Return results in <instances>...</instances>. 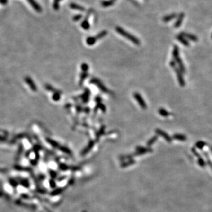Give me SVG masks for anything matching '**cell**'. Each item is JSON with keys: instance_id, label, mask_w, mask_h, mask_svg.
Wrapping results in <instances>:
<instances>
[{"instance_id": "1", "label": "cell", "mask_w": 212, "mask_h": 212, "mask_svg": "<svg viewBox=\"0 0 212 212\" xmlns=\"http://www.w3.org/2000/svg\"><path fill=\"white\" fill-rule=\"evenodd\" d=\"M169 64L170 65L171 67L174 70L176 74L177 79L178 82V83H179L180 86L181 87H185L186 84L185 79H184L183 76L182 71H181L179 69V68L177 66L176 62H175V61L171 60L170 62H169Z\"/></svg>"}, {"instance_id": "2", "label": "cell", "mask_w": 212, "mask_h": 212, "mask_svg": "<svg viewBox=\"0 0 212 212\" xmlns=\"http://www.w3.org/2000/svg\"><path fill=\"white\" fill-rule=\"evenodd\" d=\"M172 55L173 57L174 60H175V62H176V64H177L178 66L179 69L182 71V72L185 73L186 72V68L184 65L183 62L181 59V58L180 57V54H179V50L177 46L175 45L173 48V50L172 53Z\"/></svg>"}, {"instance_id": "3", "label": "cell", "mask_w": 212, "mask_h": 212, "mask_svg": "<svg viewBox=\"0 0 212 212\" xmlns=\"http://www.w3.org/2000/svg\"><path fill=\"white\" fill-rule=\"evenodd\" d=\"M115 30L117 31V32L119 34H120L121 35L123 36L126 38L127 39L130 40V41H132V43H133L134 44H136V45H139L140 44V42L139 41V40L138 38H137L136 37H134L132 35L130 34L128 32L125 31L122 28L120 27V26H117Z\"/></svg>"}, {"instance_id": "4", "label": "cell", "mask_w": 212, "mask_h": 212, "mask_svg": "<svg viewBox=\"0 0 212 212\" xmlns=\"http://www.w3.org/2000/svg\"><path fill=\"white\" fill-rule=\"evenodd\" d=\"M134 98L136 99V101H137L138 103H139V106H140L143 110H146V108H147V104H146V102H145L143 97H142L139 93H134Z\"/></svg>"}, {"instance_id": "5", "label": "cell", "mask_w": 212, "mask_h": 212, "mask_svg": "<svg viewBox=\"0 0 212 212\" xmlns=\"http://www.w3.org/2000/svg\"><path fill=\"white\" fill-rule=\"evenodd\" d=\"M155 132L157 135L162 137L167 143H171V141H172V137L170 136L166 132L160 129H156Z\"/></svg>"}, {"instance_id": "6", "label": "cell", "mask_w": 212, "mask_h": 212, "mask_svg": "<svg viewBox=\"0 0 212 212\" xmlns=\"http://www.w3.org/2000/svg\"><path fill=\"white\" fill-rule=\"evenodd\" d=\"M90 83L95 84L96 86H98V87L100 88V89L101 90V91L104 92V93H107V92L108 91V90L107 89V88H106L105 86L102 83H101V82L98 79H91V81H90Z\"/></svg>"}, {"instance_id": "7", "label": "cell", "mask_w": 212, "mask_h": 212, "mask_svg": "<svg viewBox=\"0 0 212 212\" xmlns=\"http://www.w3.org/2000/svg\"><path fill=\"white\" fill-rule=\"evenodd\" d=\"M94 144H95L94 141L91 140V141H90V143H89L87 145V147L85 148V149H84L83 151H82V152H81V155L82 156H84V155H86V154H87V153H88V152L91 150V149L93 147V146H94Z\"/></svg>"}, {"instance_id": "8", "label": "cell", "mask_w": 212, "mask_h": 212, "mask_svg": "<svg viewBox=\"0 0 212 212\" xmlns=\"http://www.w3.org/2000/svg\"><path fill=\"white\" fill-rule=\"evenodd\" d=\"M136 151H140L143 153V154L145 153H151L153 151V149L150 147H136Z\"/></svg>"}, {"instance_id": "9", "label": "cell", "mask_w": 212, "mask_h": 212, "mask_svg": "<svg viewBox=\"0 0 212 212\" xmlns=\"http://www.w3.org/2000/svg\"><path fill=\"white\" fill-rule=\"evenodd\" d=\"M172 139H175L176 140L185 141L187 140V137L185 135L182 134H174L173 135Z\"/></svg>"}, {"instance_id": "10", "label": "cell", "mask_w": 212, "mask_h": 212, "mask_svg": "<svg viewBox=\"0 0 212 212\" xmlns=\"http://www.w3.org/2000/svg\"><path fill=\"white\" fill-rule=\"evenodd\" d=\"M70 7L72 9H75V10L80 11H82V12L84 11H85V8H84L83 7L80 6V5H79L78 4L71 3V4H70Z\"/></svg>"}, {"instance_id": "11", "label": "cell", "mask_w": 212, "mask_h": 212, "mask_svg": "<svg viewBox=\"0 0 212 212\" xmlns=\"http://www.w3.org/2000/svg\"><path fill=\"white\" fill-rule=\"evenodd\" d=\"M158 112L160 115H161V116L163 117H168L171 115L170 113H169L168 111H167L166 110L164 109V108H159L158 110Z\"/></svg>"}, {"instance_id": "12", "label": "cell", "mask_w": 212, "mask_h": 212, "mask_svg": "<svg viewBox=\"0 0 212 212\" xmlns=\"http://www.w3.org/2000/svg\"><path fill=\"white\" fill-rule=\"evenodd\" d=\"M182 35L183 37H185V38H188L189 40H192V41H197V37H196V36L194 35H192L190 34H187V33H183Z\"/></svg>"}, {"instance_id": "13", "label": "cell", "mask_w": 212, "mask_h": 212, "mask_svg": "<svg viewBox=\"0 0 212 212\" xmlns=\"http://www.w3.org/2000/svg\"><path fill=\"white\" fill-rule=\"evenodd\" d=\"M29 1V2L31 4V5L34 8V9H35L37 11L40 12L41 11V8L40 6L38 5V4H37V2L34 1V0H28Z\"/></svg>"}, {"instance_id": "14", "label": "cell", "mask_w": 212, "mask_h": 212, "mask_svg": "<svg viewBox=\"0 0 212 212\" xmlns=\"http://www.w3.org/2000/svg\"><path fill=\"white\" fill-rule=\"evenodd\" d=\"M177 39L178 41L180 42L182 44H183L184 45L187 46H187H189V42L187 41L185 37H183L182 35H178L177 37Z\"/></svg>"}, {"instance_id": "15", "label": "cell", "mask_w": 212, "mask_h": 212, "mask_svg": "<svg viewBox=\"0 0 212 212\" xmlns=\"http://www.w3.org/2000/svg\"><path fill=\"white\" fill-rule=\"evenodd\" d=\"M47 141L50 144H51V146H53V147H54L55 148H58V149L61 146H60L59 143H57V142L55 141L52 140V139L48 138V139H47Z\"/></svg>"}, {"instance_id": "16", "label": "cell", "mask_w": 212, "mask_h": 212, "mask_svg": "<svg viewBox=\"0 0 212 212\" xmlns=\"http://www.w3.org/2000/svg\"><path fill=\"white\" fill-rule=\"evenodd\" d=\"M89 96H90V92H89L88 90V89H87L81 97L82 100H83L84 103H87L88 101Z\"/></svg>"}, {"instance_id": "17", "label": "cell", "mask_w": 212, "mask_h": 212, "mask_svg": "<svg viewBox=\"0 0 212 212\" xmlns=\"http://www.w3.org/2000/svg\"><path fill=\"white\" fill-rule=\"evenodd\" d=\"M157 139H158V136H154L153 137L151 138V139H150L149 141H147V146L148 147H150V146H151L152 145L154 144V143L157 140Z\"/></svg>"}, {"instance_id": "18", "label": "cell", "mask_w": 212, "mask_h": 212, "mask_svg": "<svg viewBox=\"0 0 212 212\" xmlns=\"http://www.w3.org/2000/svg\"><path fill=\"white\" fill-rule=\"evenodd\" d=\"M96 40H97V39H96V37H88L87 39V44L88 45H93V44H94L95 43H96Z\"/></svg>"}, {"instance_id": "19", "label": "cell", "mask_w": 212, "mask_h": 212, "mask_svg": "<svg viewBox=\"0 0 212 212\" xmlns=\"http://www.w3.org/2000/svg\"><path fill=\"white\" fill-rule=\"evenodd\" d=\"M26 82H27L28 84H30V86L31 87V88L32 90H33V91H36V90H37V87H36V86H35L34 83H33V81H32L30 78H27V79H26Z\"/></svg>"}, {"instance_id": "20", "label": "cell", "mask_w": 212, "mask_h": 212, "mask_svg": "<svg viewBox=\"0 0 212 212\" xmlns=\"http://www.w3.org/2000/svg\"><path fill=\"white\" fill-rule=\"evenodd\" d=\"M64 188H59V189H57L54 190V191H53L50 194H51V196H56V195H58L60 193H62V192L64 191Z\"/></svg>"}, {"instance_id": "21", "label": "cell", "mask_w": 212, "mask_h": 212, "mask_svg": "<svg viewBox=\"0 0 212 212\" xmlns=\"http://www.w3.org/2000/svg\"><path fill=\"white\" fill-rule=\"evenodd\" d=\"M206 144L205 142L202 141H197V143H196V147L198 148V149L202 150V149L206 146Z\"/></svg>"}, {"instance_id": "22", "label": "cell", "mask_w": 212, "mask_h": 212, "mask_svg": "<svg viewBox=\"0 0 212 212\" xmlns=\"http://www.w3.org/2000/svg\"><path fill=\"white\" fill-rule=\"evenodd\" d=\"M134 163H135V160H134L133 159H130V160L129 161H128L127 162L123 163V164H121V167H127L129 166L132 165V164H134Z\"/></svg>"}, {"instance_id": "23", "label": "cell", "mask_w": 212, "mask_h": 212, "mask_svg": "<svg viewBox=\"0 0 212 212\" xmlns=\"http://www.w3.org/2000/svg\"><path fill=\"white\" fill-rule=\"evenodd\" d=\"M59 149L61 150V151L64 152V153H66V154H71V150H70L68 148L66 147H64V146H60V147L59 148Z\"/></svg>"}, {"instance_id": "24", "label": "cell", "mask_w": 212, "mask_h": 212, "mask_svg": "<svg viewBox=\"0 0 212 212\" xmlns=\"http://www.w3.org/2000/svg\"><path fill=\"white\" fill-rule=\"evenodd\" d=\"M113 3H114V1H113V0H110V1H103V2H101V4H102L103 7H109V6H111V5H112Z\"/></svg>"}, {"instance_id": "25", "label": "cell", "mask_w": 212, "mask_h": 212, "mask_svg": "<svg viewBox=\"0 0 212 212\" xmlns=\"http://www.w3.org/2000/svg\"><path fill=\"white\" fill-rule=\"evenodd\" d=\"M197 163L200 167H204L205 166H206V162H205L204 159L202 158V157H200L198 158Z\"/></svg>"}, {"instance_id": "26", "label": "cell", "mask_w": 212, "mask_h": 212, "mask_svg": "<svg viewBox=\"0 0 212 212\" xmlns=\"http://www.w3.org/2000/svg\"><path fill=\"white\" fill-rule=\"evenodd\" d=\"M87 76H88V74H87V72H83V73L81 74V77H80V85L82 84V83H83L84 80L87 77Z\"/></svg>"}, {"instance_id": "27", "label": "cell", "mask_w": 212, "mask_h": 212, "mask_svg": "<svg viewBox=\"0 0 212 212\" xmlns=\"http://www.w3.org/2000/svg\"><path fill=\"white\" fill-rule=\"evenodd\" d=\"M107 34V32L106 31H103L101 32L100 33H99L97 35V36L96 37V38L97 40H98V39H101L103 38L104 37H105L106 35Z\"/></svg>"}, {"instance_id": "28", "label": "cell", "mask_w": 212, "mask_h": 212, "mask_svg": "<svg viewBox=\"0 0 212 212\" xmlns=\"http://www.w3.org/2000/svg\"><path fill=\"white\" fill-rule=\"evenodd\" d=\"M81 26L84 30H88L89 28H90V24H89V23L87 20H85L82 23Z\"/></svg>"}, {"instance_id": "29", "label": "cell", "mask_w": 212, "mask_h": 212, "mask_svg": "<svg viewBox=\"0 0 212 212\" xmlns=\"http://www.w3.org/2000/svg\"><path fill=\"white\" fill-rule=\"evenodd\" d=\"M45 88H46V89H47V90H48V91H53V92H54V93H61L60 91H57L56 89L54 88H53L52 86H50V85H49V84H46Z\"/></svg>"}, {"instance_id": "30", "label": "cell", "mask_w": 212, "mask_h": 212, "mask_svg": "<svg viewBox=\"0 0 212 212\" xmlns=\"http://www.w3.org/2000/svg\"><path fill=\"white\" fill-rule=\"evenodd\" d=\"M60 94V93H54V94L53 96V99L54 101H59L61 97Z\"/></svg>"}, {"instance_id": "31", "label": "cell", "mask_w": 212, "mask_h": 212, "mask_svg": "<svg viewBox=\"0 0 212 212\" xmlns=\"http://www.w3.org/2000/svg\"><path fill=\"white\" fill-rule=\"evenodd\" d=\"M59 168L61 170L65 171V170H67L68 168H69V167H68V166H67L66 164H61L59 165Z\"/></svg>"}, {"instance_id": "32", "label": "cell", "mask_w": 212, "mask_h": 212, "mask_svg": "<svg viewBox=\"0 0 212 212\" xmlns=\"http://www.w3.org/2000/svg\"><path fill=\"white\" fill-rule=\"evenodd\" d=\"M104 130H105V127H102L101 128L100 130V131L97 132V134H96V136H97V138L100 137V136H101V135L103 134L104 132Z\"/></svg>"}, {"instance_id": "33", "label": "cell", "mask_w": 212, "mask_h": 212, "mask_svg": "<svg viewBox=\"0 0 212 212\" xmlns=\"http://www.w3.org/2000/svg\"><path fill=\"white\" fill-rule=\"evenodd\" d=\"M96 108H100V109L102 110L103 111H104V112L106 111L105 106H104V104H101V103H97V107H96Z\"/></svg>"}, {"instance_id": "34", "label": "cell", "mask_w": 212, "mask_h": 212, "mask_svg": "<svg viewBox=\"0 0 212 212\" xmlns=\"http://www.w3.org/2000/svg\"><path fill=\"white\" fill-rule=\"evenodd\" d=\"M176 17V15H174V14L168 15V16H166V17H164V18H163V21H168L172 19L174 17Z\"/></svg>"}, {"instance_id": "35", "label": "cell", "mask_w": 212, "mask_h": 212, "mask_svg": "<svg viewBox=\"0 0 212 212\" xmlns=\"http://www.w3.org/2000/svg\"><path fill=\"white\" fill-rule=\"evenodd\" d=\"M81 69L83 70V72H87L88 70V65L86 63H83L81 65Z\"/></svg>"}, {"instance_id": "36", "label": "cell", "mask_w": 212, "mask_h": 212, "mask_svg": "<svg viewBox=\"0 0 212 212\" xmlns=\"http://www.w3.org/2000/svg\"><path fill=\"white\" fill-rule=\"evenodd\" d=\"M204 154L205 157H206V158H207V159H208V160H207V164H208L210 166V167H211V168H212V162L211 161H210V159H209V156H208V154H207V153H204Z\"/></svg>"}, {"instance_id": "37", "label": "cell", "mask_w": 212, "mask_h": 212, "mask_svg": "<svg viewBox=\"0 0 212 212\" xmlns=\"http://www.w3.org/2000/svg\"><path fill=\"white\" fill-rule=\"evenodd\" d=\"M192 153H193L194 155L196 156V157H197V158H199V157H201V156L200 155V154H199V153H198L197 151H196V150L194 149V148H192Z\"/></svg>"}, {"instance_id": "38", "label": "cell", "mask_w": 212, "mask_h": 212, "mask_svg": "<svg viewBox=\"0 0 212 212\" xmlns=\"http://www.w3.org/2000/svg\"><path fill=\"white\" fill-rule=\"evenodd\" d=\"M183 15H181V17H180V18L179 19H178V20L176 22V25H175V26H176V27H177V26H180L181 23H182V19H183L182 18H183Z\"/></svg>"}, {"instance_id": "39", "label": "cell", "mask_w": 212, "mask_h": 212, "mask_svg": "<svg viewBox=\"0 0 212 212\" xmlns=\"http://www.w3.org/2000/svg\"><path fill=\"white\" fill-rule=\"evenodd\" d=\"M49 173H50V176H51V177L53 178L56 177L57 173L55 172V171H54L53 170H50Z\"/></svg>"}, {"instance_id": "40", "label": "cell", "mask_w": 212, "mask_h": 212, "mask_svg": "<svg viewBox=\"0 0 212 212\" xmlns=\"http://www.w3.org/2000/svg\"><path fill=\"white\" fill-rule=\"evenodd\" d=\"M82 18V15H76V16H74L73 17V20L74 21H79Z\"/></svg>"}, {"instance_id": "41", "label": "cell", "mask_w": 212, "mask_h": 212, "mask_svg": "<svg viewBox=\"0 0 212 212\" xmlns=\"http://www.w3.org/2000/svg\"><path fill=\"white\" fill-rule=\"evenodd\" d=\"M50 185L51 186V187L52 188H55V183L53 180H51L50 181Z\"/></svg>"}, {"instance_id": "42", "label": "cell", "mask_w": 212, "mask_h": 212, "mask_svg": "<svg viewBox=\"0 0 212 212\" xmlns=\"http://www.w3.org/2000/svg\"><path fill=\"white\" fill-rule=\"evenodd\" d=\"M101 97H97L96 98V99H95V100H96V101H97V103H100V101H101Z\"/></svg>"}, {"instance_id": "43", "label": "cell", "mask_w": 212, "mask_h": 212, "mask_svg": "<svg viewBox=\"0 0 212 212\" xmlns=\"http://www.w3.org/2000/svg\"><path fill=\"white\" fill-rule=\"evenodd\" d=\"M210 150H211V151L212 152V147H211V148H210Z\"/></svg>"}, {"instance_id": "44", "label": "cell", "mask_w": 212, "mask_h": 212, "mask_svg": "<svg viewBox=\"0 0 212 212\" xmlns=\"http://www.w3.org/2000/svg\"><path fill=\"white\" fill-rule=\"evenodd\" d=\"M86 212V211H85V212Z\"/></svg>"}, {"instance_id": "45", "label": "cell", "mask_w": 212, "mask_h": 212, "mask_svg": "<svg viewBox=\"0 0 212 212\" xmlns=\"http://www.w3.org/2000/svg\"></svg>"}]
</instances>
